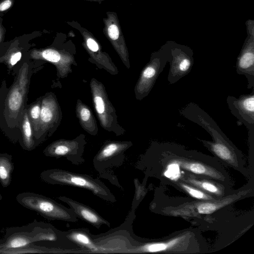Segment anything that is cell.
Masks as SVG:
<instances>
[{
  "mask_svg": "<svg viewBox=\"0 0 254 254\" xmlns=\"http://www.w3.org/2000/svg\"><path fill=\"white\" fill-rule=\"evenodd\" d=\"M151 150L155 174L163 183L169 185L180 176L190 174L231 186L229 175L214 156L171 142H155Z\"/></svg>",
  "mask_w": 254,
  "mask_h": 254,
  "instance_id": "6da1fadb",
  "label": "cell"
},
{
  "mask_svg": "<svg viewBox=\"0 0 254 254\" xmlns=\"http://www.w3.org/2000/svg\"><path fill=\"white\" fill-rule=\"evenodd\" d=\"M13 70V83L7 88L3 80L0 88V128L12 141L21 137L20 124L26 107L30 80L34 70V61L27 53Z\"/></svg>",
  "mask_w": 254,
  "mask_h": 254,
  "instance_id": "7a4b0ae2",
  "label": "cell"
},
{
  "mask_svg": "<svg viewBox=\"0 0 254 254\" xmlns=\"http://www.w3.org/2000/svg\"><path fill=\"white\" fill-rule=\"evenodd\" d=\"M179 114L209 133L212 141L198 139L223 166L233 168L250 178L242 152L232 143L214 120L197 104L190 102L179 111Z\"/></svg>",
  "mask_w": 254,
  "mask_h": 254,
  "instance_id": "3957f363",
  "label": "cell"
},
{
  "mask_svg": "<svg viewBox=\"0 0 254 254\" xmlns=\"http://www.w3.org/2000/svg\"><path fill=\"white\" fill-rule=\"evenodd\" d=\"M42 179L52 184L68 185L85 189L105 200L114 201L115 197L101 181L89 176L67 171L52 169L43 172Z\"/></svg>",
  "mask_w": 254,
  "mask_h": 254,
  "instance_id": "277c9868",
  "label": "cell"
},
{
  "mask_svg": "<svg viewBox=\"0 0 254 254\" xmlns=\"http://www.w3.org/2000/svg\"><path fill=\"white\" fill-rule=\"evenodd\" d=\"M254 194L253 182L237 190L234 193L219 200H194L186 202L176 206L172 209H168L167 214L190 216L195 214L210 215L219 209L231 205L240 199Z\"/></svg>",
  "mask_w": 254,
  "mask_h": 254,
  "instance_id": "5b68a950",
  "label": "cell"
},
{
  "mask_svg": "<svg viewBox=\"0 0 254 254\" xmlns=\"http://www.w3.org/2000/svg\"><path fill=\"white\" fill-rule=\"evenodd\" d=\"M16 198L22 205L37 212L47 219L72 222L77 221V216L71 208L41 195L24 192L19 194Z\"/></svg>",
  "mask_w": 254,
  "mask_h": 254,
  "instance_id": "8992f818",
  "label": "cell"
},
{
  "mask_svg": "<svg viewBox=\"0 0 254 254\" xmlns=\"http://www.w3.org/2000/svg\"><path fill=\"white\" fill-rule=\"evenodd\" d=\"M170 55L169 41L162 46L158 51L151 54L150 61L142 69L136 84V99L141 100L149 94L159 75L168 63Z\"/></svg>",
  "mask_w": 254,
  "mask_h": 254,
  "instance_id": "52a82bcc",
  "label": "cell"
},
{
  "mask_svg": "<svg viewBox=\"0 0 254 254\" xmlns=\"http://www.w3.org/2000/svg\"><path fill=\"white\" fill-rule=\"evenodd\" d=\"M170 55L167 80L170 84L177 82L191 71L194 64L193 52L189 47L169 41Z\"/></svg>",
  "mask_w": 254,
  "mask_h": 254,
  "instance_id": "ba28073f",
  "label": "cell"
},
{
  "mask_svg": "<svg viewBox=\"0 0 254 254\" xmlns=\"http://www.w3.org/2000/svg\"><path fill=\"white\" fill-rule=\"evenodd\" d=\"M94 107L100 125L106 130L117 131L118 124L115 110L108 98L102 84L95 79L90 82Z\"/></svg>",
  "mask_w": 254,
  "mask_h": 254,
  "instance_id": "9c48e42d",
  "label": "cell"
},
{
  "mask_svg": "<svg viewBox=\"0 0 254 254\" xmlns=\"http://www.w3.org/2000/svg\"><path fill=\"white\" fill-rule=\"evenodd\" d=\"M247 37L237 57L236 70L247 80V88L254 89V22H246Z\"/></svg>",
  "mask_w": 254,
  "mask_h": 254,
  "instance_id": "30bf717a",
  "label": "cell"
},
{
  "mask_svg": "<svg viewBox=\"0 0 254 254\" xmlns=\"http://www.w3.org/2000/svg\"><path fill=\"white\" fill-rule=\"evenodd\" d=\"M61 112L55 96L48 93L42 97L39 130L35 140L36 146L48 134H52L58 126Z\"/></svg>",
  "mask_w": 254,
  "mask_h": 254,
  "instance_id": "8fae6325",
  "label": "cell"
},
{
  "mask_svg": "<svg viewBox=\"0 0 254 254\" xmlns=\"http://www.w3.org/2000/svg\"><path fill=\"white\" fill-rule=\"evenodd\" d=\"M226 103L231 114L237 119L238 126L243 125L248 131V136H254V89L250 94L238 98L229 95Z\"/></svg>",
  "mask_w": 254,
  "mask_h": 254,
  "instance_id": "7c38bea8",
  "label": "cell"
},
{
  "mask_svg": "<svg viewBox=\"0 0 254 254\" xmlns=\"http://www.w3.org/2000/svg\"><path fill=\"white\" fill-rule=\"evenodd\" d=\"M34 37V33L16 37L0 45V63L4 64L9 70H14L18 62L32 47L29 43Z\"/></svg>",
  "mask_w": 254,
  "mask_h": 254,
  "instance_id": "4fadbf2b",
  "label": "cell"
},
{
  "mask_svg": "<svg viewBox=\"0 0 254 254\" xmlns=\"http://www.w3.org/2000/svg\"><path fill=\"white\" fill-rule=\"evenodd\" d=\"M179 180L193 186L217 199H221L236 191L231 189V186L225 185L210 178L190 174L180 176L176 181Z\"/></svg>",
  "mask_w": 254,
  "mask_h": 254,
  "instance_id": "5bb4252c",
  "label": "cell"
},
{
  "mask_svg": "<svg viewBox=\"0 0 254 254\" xmlns=\"http://www.w3.org/2000/svg\"><path fill=\"white\" fill-rule=\"evenodd\" d=\"M28 58L34 61H46L56 66L59 74L63 77L70 69L71 60L65 58L59 51L52 48L30 49L27 53Z\"/></svg>",
  "mask_w": 254,
  "mask_h": 254,
  "instance_id": "9a60e30c",
  "label": "cell"
},
{
  "mask_svg": "<svg viewBox=\"0 0 254 254\" xmlns=\"http://www.w3.org/2000/svg\"><path fill=\"white\" fill-rule=\"evenodd\" d=\"M60 199L65 202L70 206V208L77 216L96 227H100L103 224H106L108 226L110 225L108 221L89 207L66 197H61Z\"/></svg>",
  "mask_w": 254,
  "mask_h": 254,
  "instance_id": "2e32d148",
  "label": "cell"
},
{
  "mask_svg": "<svg viewBox=\"0 0 254 254\" xmlns=\"http://www.w3.org/2000/svg\"><path fill=\"white\" fill-rule=\"evenodd\" d=\"M78 149V144L76 141L61 140L49 145L44 152L47 156L57 157L75 154Z\"/></svg>",
  "mask_w": 254,
  "mask_h": 254,
  "instance_id": "e0dca14e",
  "label": "cell"
},
{
  "mask_svg": "<svg viewBox=\"0 0 254 254\" xmlns=\"http://www.w3.org/2000/svg\"><path fill=\"white\" fill-rule=\"evenodd\" d=\"M77 117L83 128L89 133L95 135L98 131L96 123L90 109L81 101L77 102Z\"/></svg>",
  "mask_w": 254,
  "mask_h": 254,
  "instance_id": "ac0fdd59",
  "label": "cell"
},
{
  "mask_svg": "<svg viewBox=\"0 0 254 254\" xmlns=\"http://www.w3.org/2000/svg\"><path fill=\"white\" fill-rule=\"evenodd\" d=\"M27 106L24 111L20 124L21 137L19 141L24 149L31 150L35 147L36 145L32 126L28 115Z\"/></svg>",
  "mask_w": 254,
  "mask_h": 254,
  "instance_id": "d6986e66",
  "label": "cell"
},
{
  "mask_svg": "<svg viewBox=\"0 0 254 254\" xmlns=\"http://www.w3.org/2000/svg\"><path fill=\"white\" fill-rule=\"evenodd\" d=\"M170 185L184 191L191 198L196 200L205 201L219 200L193 186L179 180L171 183Z\"/></svg>",
  "mask_w": 254,
  "mask_h": 254,
  "instance_id": "ffe728a7",
  "label": "cell"
},
{
  "mask_svg": "<svg viewBox=\"0 0 254 254\" xmlns=\"http://www.w3.org/2000/svg\"><path fill=\"white\" fill-rule=\"evenodd\" d=\"M129 146L128 142H112L105 145L98 154L97 161H105L113 157Z\"/></svg>",
  "mask_w": 254,
  "mask_h": 254,
  "instance_id": "44dd1931",
  "label": "cell"
},
{
  "mask_svg": "<svg viewBox=\"0 0 254 254\" xmlns=\"http://www.w3.org/2000/svg\"><path fill=\"white\" fill-rule=\"evenodd\" d=\"M41 100L42 97L27 106L28 117L33 128L35 142L39 130Z\"/></svg>",
  "mask_w": 254,
  "mask_h": 254,
  "instance_id": "7402d4cb",
  "label": "cell"
},
{
  "mask_svg": "<svg viewBox=\"0 0 254 254\" xmlns=\"http://www.w3.org/2000/svg\"><path fill=\"white\" fill-rule=\"evenodd\" d=\"M13 168L11 156L0 154V182L4 187H7L10 183Z\"/></svg>",
  "mask_w": 254,
  "mask_h": 254,
  "instance_id": "603a6c76",
  "label": "cell"
},
{
  "mask_svg": "<svg viewBox=\"0 0 254 254\" xmlns=\"http://www.w3.org/2000/svg\"><path fill=\"white\" fill-rule=\"evenodd\" d=\"M67 237L72 241L92 251H100L99 246H97L89 235L80 230L73 231L67 235Z\"/></svg>",
  "mask_w": 254,
  "mask_h": 254,
  "instance_id": "cb8c5ba5",
  "label": "cell"
},
{
  "mask_svg": "<svg viewBox=\"0 0 254 254\" xmlns=\"http://www.w3.org/2000/svg\"><path fill=\"white\" fill-rule=\"evenodd\" d=\"M32 238L26 235L17 234L9 238L4 245L5 249H19L25 247L33 242Z\"/></svg>",
  "mask_w": 254,
  "mask_h": 254,
  "instance_id": "d4e9b609",
  "label": "cell"
},
{
  "mask_svg": "<svg viewBox=\"0 0 254 254\" xmlns=\"http://www.w3.org/2000/svg\"><path fill=\"white\" fill-rule=\"evenodd\" d=\"M108 35L113 40H116L119 37V31L118 26L115 24L110 25L108 29Z\"/></svg>",
  "mask_w": 254,
  "mask_h": 254,
  "instance_id": "484cf974",
  "label": "cell"
},
{
  "mask_svg": "<svg viewBox=\"0 0 254 254\" xmlns=\"http://www.w3.org/2000/svg\"><path fill=\"white\" fill-rule=\"evenodd\" d=\"M15 0H0V13L10 9L14 4Z\"/></svg>",
  "mask_w": 254,
  "mask_h": 254,
  "instance_id": "4316f807",
  "label": "cell"
},
{
  "mask_svg": "<svg viewBox=\"0 0 254 254\" xmlns=\"http://www.w3.org/2000/svg\"><path fill=\"white\" fill-rule=\"evenodd\" d=\"M86 44L88 49L92 52H96L99 50L98 44L92 38L87 39Z\"/></svg>",
  "mask_w": 254,
  "mask_h": 254,
  "instance_id": "83f0119b",
  "label": "cell"
},
{
  "mask_svg": "<svg viewBox=\"0 0 254 254\" xmlns=\"http://www.w3.org/2000/svg\"><path fill=\"white\" fill-rule=\"evenodd\" d=\"M3 19L0 17V45L4 42L6 29L2 24Z\"/></svg>",
  "mask_w": 254,
  "mask_h": 254,
  "instance_id": "f1b7e54d",
  "label": "cell"
}]
</instances>
